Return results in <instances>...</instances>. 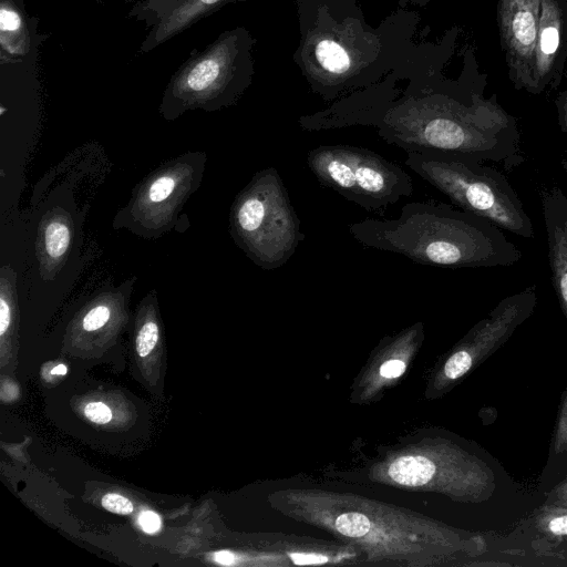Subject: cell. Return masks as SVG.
Instances as JSON below:
<instances>
[{"label":"cell","mask_w":567,"mask_h":567,"mask_svg":"<svg viewBox=\"0 0 567 567\" xmlns=\"http://www.w3.org/2000/svg\"><path fill=\"white\" fill-rule=\"evenodd\" d=\"M158 341V327L154 321H147L142 326L136 336V351L140 357L148 355Z\"/></svg>","instance_id":"cell-17"},{"label":"cell","mask_w":567,"mask_h":567,"mask_svg":"<svg viewBox=\"0 0 567 567\" xmlns=\"http://www.w3.org/2000/svg\"><path fill=\"white\" fill-rule=\"evenodd\" d=\"M307 166L321 185L368 212L413 193L412 177L401 166L364 147L321 145L308 152Z\"/></svg>","instance_id":"cell-5"},{"label":"cell","mask_w":567,"mask_h":567,"mask_svg":"<svg viewBox=\"0 0 567 567\" xmlns=\"http://www.w3.org/2000/svg\"><path fill=\"white\" fill-rule=\"evenodd\" d=\"M405 370V364L401 360H389L380 367V374L392 379L400 377Z\"/></svg>","instance_id":"cell-25"},{"label":"cell","mask_w":567,"mask_h":567,"mask_svg":"<svg viewBox=\"0 0 567 567\" xmlns=\"http://www.w3.org/2000/svg\"><path fill=\"white\" fill-rule=\"evenodd\" d=\"M532 526L545 547H567V506L545 502L534 511Z\"/></svg>","instance_id":"cell-13"},{"label":"cell","mask_w":567,"mask_h":567,"mask_svg":"<svg viewBox=\"0 0 567 567\" xmlns=\"http://www.w3.org/2000/svg\"><path fill=\"white\" fill-rule=\"evenodd\" d=\"M235 224L247 254L261 268L284 266L305 239L300 219L274 167L254 177L239 198Z\"/></svg>","instance_id":"cell-4"},{"label":"cell","mask_w":567,"mask_h":567,"mask_svg":"<svg viewBox=\"0 0 567 567\" xmlns=\"http://www.w3.org/2000/svg\"><path fill=\"white\" fill-rule=\"evenodd\" d=\"M10 306L6 298H0V334L3 336L10 324Z\"/></svg>","instance_id":"cell-27"},{"label":"cell","mask_w":567,"mask_h":567,"mask_svg":"<svg viewBox=\"0 0 567 567\" xmlns=\"http://www.w3.org/2000/svg\"><path fill=\"white\" fill-rule=\"evenodd\" d=\"M313 59L330 80H342L353 66V56L340 41L328 35L319 38L312 48Z\"/></svg>","instance_id":"cell-14"},{"label":"cell","mask_w":567,"mask_h":567,"mask_svg":"<svg viewBox=\"0 0 567 567\" xmlns=\"http://www.w3.org/2000/svg\"><path fill=\"white\" fill-rule=\"evenodd\" d=\"M551 452L556 455L567 453V388L564 390L558 405Z\"/></svg>","instance_id":"cell-16"},{"label":"cell","mask_w":567,"mask_h":567,"mask_svg":"<svg viewBox=\"0 0 567 567\" xmlns=\"http://www.w3.org/2000/svg\"><path fill=\"white\" fill-rule=\"evenodd\" d=\"M16 1H18V2H20V3H24V1H23V0H16Z\"/></svg>","instance_id":"cell-31"},{"label":"cell","mask_w":567,"mask_h":567,"mask_svg":"<svg viewBox=\"0 0 567 567\" xmlns=\"http://www.w3.org/2000/svg\"><path fill=\"white\" fill-rule=\"evenodd\" d=\"M102 506L118 515H128L134 511V506L128 498L115 493L104 495L102 498Z\"/></svg>","instance_id":"cell-18"},{"label":"cell","mask_w":567,"mask_h":567,"mask_svg":"<svg viewBox=\"0 0 567 567\" xmlns=\"http://www.w3.org/2000/svg\"><path fill=\"white\" fill-rule=\"evenodd\" d=\"M555 106L560 131L567 136V89L558 93Z\"/></svg>","instance_id":"cell-24"},{"label":"cell","mask_w":567,"mask_h":567,"mask_svg":"<svg viewBox=\"0 0 567 567\" xmlns=\"http://www.w3.org/2000/svg\"><path fill=\"white\" fill-rule=\"evenodd\" d=\"M37 20L27 13L24 3L0 0V62H27L38 48Z\"/></svg>","instance_id":"cell-12"},{"label":"cell","mask_w":567,"mask_h":567,"mask_svg":"<svg viewBox=\"0 0 567 567\" xmlns=\"http://www.w3.org/2000/svg\"><path fill=\"white\" fill-rule=\"evenodd\" d=\"M66 373V367L64 364H58L52 369V374L64 375Z\"/></svg>","instance_id":"cell-29"},{"label":"cell","mask_w":567,"mask_h":567,"mask_svg":"<svg viewBox=\"0 0 567 567\" xmlns=\"http://www.w3.org/2000/svg\"><path fill=\"white\" fill-rule=\"evenodd\" d=\"M175 188V181L169 176L157 178L150 187L148 198L153 203L165 200Z\"/></svg>","instance_id":"cell-19"},{"label":"cell","mask_w":567,"mask_h":567,"mask_svg":"<svg viewBox=\"0 0 567 567\" xmlns=\"http://www.w3.org/2000/svg\"><path fill=\"white\" fill-rule=\"evenodd\" d=\"M551 284L567 320V197L558 186L539 190Z\"/></svg>","instance_id":"cell-11"},{"label":"cell","mask_w":567,"mask_h":567,"mask_svg":"<svg viewBox=\"0 0 567 567\" xmlns=\"http://www.w3.org/2000/svg\"><path fill=\"white\" fill-rule=\"evenodd\" d=\"M292 561L298 565L322 564L328 560L326 556L318 554H291Z\"/></svg>","instance_id":"cell-26"},{"label":"cell","mask_w":567,"mask_h":567,"mask_svg":"<svg viewBox=\"0 0 567 567\" xmlns=\"http://www.w3.org/2000/svg\"><path fill=\"white\" fill-rule=\"evenodd\" d=\"M140 526L146 534H155L161 529L159 516L152 511H144L138 517Z\"/></svg>","instance_id":"cell-23"},{"label":"cell","mask_w":567,"mask_h":567,"mask_svg":"<svg viewBox=\"0 0 567 567\" xmlns=\"http://www.w3.org/2000/svg\"><path fill=\"white\" fill-rule=\"evenodd\" d=\"M235 1L240 0H127L132 3L130 17L143 21L151 29L142 42V52L153 50L199 19Z\"/></svg>","instance_id":"cell-9"},{"label":"cell","mask_w":567,"mask_h":567,"mask_svg":"<svg viewBox=\"0 0 567 567\" xmlns=\"http://www.w3.org/2000/svg\"><path fill=\"white\" fill-rule=\"evenodd\" d=\"M349 231L364 247L427 266L508 267L522 258L502 228L444 203L411 202L398 218H365L350 224Z\"/></svg>","instance_id":"cell-2"},{"label":"cell","mask_w":567,"mask_h":567,"mask_svg":"<svg viewBox=\"0 0 567 567\" xmlns=\"http://www.w3.org/2000/svg\"><path fill=\"white\" fill-rule=\"evenodd\" d=\"M416 1H423V0H416ZM426 1V0H425Z\"/></svg>","instance_id":"cell-32"},{"label":"cell","mask_w":567,"mask_h":567,"mask_svg":"<svg viewBox=\"0 0 567 567\" xmlns=\"http://www.w3.org/2000/svg\"><path fill=\"white\" fill-rule=\"evenodd\" d=\"M214 560L221 565H233L235 556L230 551L221 550L214 554Z\"/></svg>","instance_id":"cell-28"},{"label":"cell","mask_w":567,"mask_h":567,"mask_svg":"<svg viewBox=\"0 0 567 567\" xmlns=\"http://www.w3.org/2000/svg\"><path fill=\"white\" fill-rule=\"evenodd\" d=\"M545 502L567 506V474L549 491Z\"/></svg>","instance_id":"cell-22"},{"label":"cell","mask_w":567,"mask_h":567,"mask_svg":"<svg viewBox=\"0 0 567 567\" xmlns=\"http://www.w3.org/2000/svg\"><path fill=\"white\" fill-rule=\"evenodd\" d=\"M45 250L51 258H60L70 244V230L61 221L50 223L44 231Z\"/></svg>","instance_id":"cell-15"},{"label":"cell","mask_w":567,"mask_h":567,"mask_svg":"<svg viewBox=\"0 0 567 567\" xmlns=\"http://www.w3.org/2000/svg\"><path fill=\"white\" fill-rule=\"evenodd\" d=\"M251 39L243 28L228 30L196 50L178 68L165 101L175 106H215L231 103L249 84Z\"/></svg>","instance_id":"cell-6"},{"label":"cell","mask_w":567,"mask_h":567,"mask_svg":"<svg viewBox=\"0 0 567 567\" xmlns=\"http://www.w3.org/2000/svg\"><path fill=\"white\" fill-rule=\"evenodd\" d=\"M536 305V285L503 298L449 355L443 368L446 380H460L502 348L533 315Z\"/></svg>","instance_id":"cell-7"},{"label":"cell","mask_w":567,"mask_h":567,"mask_svg":"<svg viewBox=\"0 0 567 567\" xmlns=\"http://www.w3.org/2000/svg\"><path fill=\"white\" fill-rule=\"evenodd\" d=\"M483 162L463 154L406 152L404 163L463 210L533 238L532 219L516 190L505 175Z\"/></svg>","instance_id":"cell-3"},{"label":"cell","mask_w":567,"mask_h":567,"mask_svg":"<svg viewBox=\"0 0 567 567\" xmlns=\"http://www.w3.org/2000/svg\"><path fill=\"white\" fill-rule=\"evenodd\" d=\"M110 318V310L105 306H97L91 309L83 318V328L86 331H94L103 327Z\"/></svg>","instance_id":"cell-20"},{"label":"cell","mask_w":567,"mask_h":567,"mask_svg":"<svg viewBox=\"0 0 567 567\" xmlns=\"http://www.w3.org/2000/svg\"><path fill=\"white\" fill-rule=\"evenodd\" d=\"M560 164H561V167L567 176V158H561Z\"/></svg>","instance_id":"cell-30"},{"label":"cell","mask_w":567,"mask_h":567,"mask_svg":"<svg viewBox=\"0 0 567 567\" xmlns=\"http://www.w3.org/2000/svg\"><path fill=\"white\" fill-rule=\"evenodd\" d=\"M540 0H497L501 47L516 90L536 94V43Z\"/></svg>","instance_id":"cell-8"},{"label":"cell","mask_w":567,"mask_h":567,"mask_svg":"<svg viewBox=\"0 0 567 567\" xmlns=\"http://www.w3.org/2000/svg\"><path fill=\"white\" fill-rule=\"evenodd\" d=\"M486 75H468L441 90L389 97L352 100L300 118L307 131L373 126L388 144L405 152L463 154L508 162L519 156L516 118L486 99Z\"/></svg>","instance_id":"cell-1"},{"label":"cell","mask_w":567,"mask_h":567,"mask_svg":"<svg viewBox=\"0 0 567 567\" xmlns=\"http://www.w3.org/2000/svg\"><path fill=\"white\" fill-rule=\"evenodd\" d=\"M567 65V0H540L536 43V94L556 90Z\"/></svg>","instance_id":"cell-10"},{"label":"cell","mask_w":567,"mask_h":567,"mask_svg":"<svg viewBox=\"0 0 567 567\" xmlns=\"http://www.w3.org/2000/svg\"><path fill=\"white\" fill-rule=\"evenodd\" d=\"M85 416L96 423L106 424L112 419V412L110 408L102 402H91L84 409Z\"/></svg>","instance_id":"cell-21"}]
</instances>
